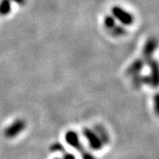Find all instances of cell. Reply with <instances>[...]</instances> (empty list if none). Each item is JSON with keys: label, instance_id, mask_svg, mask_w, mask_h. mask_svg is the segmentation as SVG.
<instances>
[{"label": "cell", "instance_id": "obj_5", "mask_svg": "<svg viewBox=\"0 0 159 159\" xmlns=\"http://www.w3.org/2000/svg\"><path fill=\"white\" fill-rule=\"evenodd\" d=\"M157 47V42L155 38H149V39L146 42L145 45L143 47L142 50V55L144 57V61L145 63H148V61H150L152 58V55H153L154 51H156Z\"/></svg>", "mask_w": 159, "mask_h": 159}, {"label": "cell", "instance_id": "obj_9", "mask_svg": "<svg viewBox=\"0 0 159 159\" xmlns=\"http://www.w3.org/2000/svg\"><path fill=\"white\" fill-rule=\"evenodd\" d=\"M11 9V0H1L0 1V15H7Z\"/></svg>", "mask_w": 159, "mask_h": 159}, {"label": "cell", "instance_id": "obj_18", "mask_svg": "<svg viewBox=\"0 0 159 159\" xmlns=\"http://www.w3.org/2000/svg\"><path fill=\"white\" fill-rule=\"evenodd\" d=\"M55 159H59V158H55Z\"/></svg>", "mask_w": 159, "mask_h": 159}, {"label": "cell", "instance_id": "obj_2", "mask_svg": "<svg viewBox=\"0 0 159 159\" xmlns=\"http://www.w3.org/2000/svg\"><path fill=\"white\" fill-rule=\"evenodd\" d=\"M26 126H27L26 121H24L21 119H18L6 127L4 132V134L8 139H13L14 137L20 134L26 128Z\"/></svg>", "mask_w": 159, "mask_h": 159}, {"label": "cell", "instance_id": "obj_15", "mask_svg": "<svg viewBox=\"0 0 159 159\" xmlns=\"http://www.w3.org/2000/svg\"><path fill=\"white\" fill-rule=\"evenodd\" d=\"M158 111H159V100H158V95L157 94L155 96V111L157 115H158Z\"/></svg>", "mask_w": 159, "mask_h": 159}, {"label": "cell", "instance_id": "obj_3", "mask_svg": "<svg viewBox=\"0 0 159 159\" xmlns=\"http://www.w3.org/2000/svg\"><path fill=\"white\" fill-rule=\"evenodd\" d=\"M83 134L85 136L86 140L89 142V145L92 149L94 150H99L102 148L103 143L101 139L98 137L97 133L89 128H84L83 129Z\"/></svg>", "mask_w": 159, "mask_h": 159}, {"label": "cell", "instance_id": "obj_6", "mask_svg": "<svg viewBox=\"0 0 159 159\" xmlns=\"http://www.w3.org/2000/svg\"><path fill=\"white\" fill-rule=\"evenodd\" d=\"M147 64L150 66V76H148L149 83H150L149 85L157 87L158 84V66H157V62L151 59Z\"/></svg>", "mask_w": 159, "mask_h": 159}, {"label": "cell", "instance_id": "obj_16", "mask_svg": "<svg viewBox=\"0 0 159 159\" xmlns=\"http://www.w3.org/2000/svg\"><path fill=\"white\" fill-rule=\"evenodd\" d=\"M62 159H76L75 156L72 153H67V152H64L63 154Z\"/></svg>", "mask_w": 159, "mask_h": 159}, {"label": "cell", "instance_id": "obj_4", "mask_svg": "<svg viewBox=\"0 0 159 159\" xmlns=\"http://www.w3.org/2000/svg\"><path fill=\"white\" fill-rule=\"evenodd\" d=\"M65 139H66V143L68 144L69 146H71L72 148H74L75 149L80 151V152L84 150L81 142H80L79 135H78V134H77L76 132H74V131L73 130L67 131V132L66 133Z\"/></svg>", "mask_w": 159, "mask_h": 159}, {"label": "cell", "instance_id": "obj_1", "mask_svg": "<svg viewBox=\"0 0 159 159\" xmlns=\"http://www.w3.org/2000/svg\"><path fill=\"white\" fill-rule=\"evenodd\" d=\"M111 11H112V15L115 18V20H118L119 22L124 26H130L134 21V15L124 10L120 6H113Z\"/></svg>", "mask_w": 159, "mask_h": 159}, {"label": "cell", "instance_id": "obj_10", "mask_svg": "<svg viewBox=\"0 0 159 159\" xmlns=\"http://www.w3.org/2000/svg\"><path fill=\"white\" fill-rule=\"evenodd\" d=\"M110 33L112 36H115V37H119V36H122L125 34L126 30H125L122 26H118L116 25L114 28H112L111 29H110Z\"/></svg>", "mask_w": 159, "mask_h": 159}, {"label": "cell", "instance_id": "obj_12", "mask_svg": "<svg viewBox=\"0 0 159 159\" xmlns=\"http://www.w3.org/2000/svg\"><path fill=\"white\" fill-rule=\"evenodd\" d=\"M143 84H144V78H143V76H141L140 74H137V75L133 76V85L134 86V88L139 89Z\"/></svg>", "mask_w": 159, "mask_h": 159}, {"label": "cell", "instance_id": "obj_17", "mask_svg": "<svg viewBox=\"0 0 159 159\" xmlns=\"http://www.w3.org/2000/svg\"><path fill=\"white\" fill-rule=\"evenodd\" d=\"M11 1L14 2L17 5H20V6H23L26 3V0H11Z\"/></svg>", "mask_w": 159, "mask_h": 159}, {"label": "cell", "instance_id": "obj_8", "mask_svg": "<svg viewBox=\"0 0 159 159\" xmlns=\"http://www.w3.org/2000/svg\"><path fill=\"white\" fill-rule=\"evenodd\" d=\"M94 131L97 133V134L98 137L101 139V141L104 144H108L110 142V135H109L108 132L106 131V129L102 126V125H95V129Z\"/></svg>", "mask_w": 159, "mask_h": 159}, {"label": "cell", "instance_id": "obj_13", "mask_svg": "<svg viewBox=\"0 0 159 159\" xmlns=\"http://www.w3.org/2000/svg\"><path fill=\"white\" fill-rule=\"evenodd\" d=\"M51 152H65V148L61 143L56 142L51 146Z\"/></svg>", "mask_w": 159, "mask_h": 159}, {"label": "cell", "instance_id": "obj_11", "mask_svg": "<svg viewBox=\"0 0 159 159\" xmlns=\"http://www.w3.org/2000/svg\"><path fill=\"white\" fill-rule=\"evenodd\" d=\"M103 23H104L105 28L110 30L116 26V20L113 16L107 15V16H105L104 20H103Z\"/></svg>", "mask_w": 159, "mask_h": 159}, {"label": "cell", "instance_id": "obj_7", "mask_svg": "<svg viewBox=\"0 0 159 159\" xmlns=\"http://www.w3.org/2000/svg\"><path fill=\"white\" fill-rule=\"evenodd\" d=\"M144 65H145L144 59H142V58L136 59L134 62H133V64L129 66V68L127 69L126 74L128 75H131V76H134V75H137V74H140V72L142 70Z\"/></svg>", "mask_w": 159, "mask_h": 159}, {"label": "cell", "instance_id": "obj_14", "mask_svg": "<svg viewBox=\"0 0 159 159\" xmlns=\"http://www.w3.org/2000/svg\"><path fill=\"white\" fill-rule=\"evenodd\" d=\"M80 153L82 154V159H96V157H94L93 154L89 153V152H88V151L83 150V151H81Z\"/></svg>", "mask_w": 159, "mask_h": 159}]
</instances>
